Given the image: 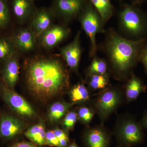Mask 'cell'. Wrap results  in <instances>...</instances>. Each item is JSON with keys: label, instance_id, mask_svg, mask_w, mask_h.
Returning <instances> with one entry per match:
<instances>
[{"label": "cell", "instance_id": "cell-25", "mask_svg": "<svg viewBox=\"0 0 147 147\" xmlns=\"http://www.w3.org/2000/svg\"><path fill=\"white\" fill-rule=\"evenodd\" d=\"M108 84L106 74H92L90 77L89 84L91 88L94 89H103Z\"/></svg>", "mask_w": 147, "mask_h": 147}, {"label": "cell", "instance_id": "cell-11", "mask_svg": "<svg viewBox=\"0 0 147 147\" xmlns=\"http://www.w3.org/2000/svg\"><path fill=\"white\" fill-rule=\"evenodd\" d=\"M36 38L30 28L21 29L11 37L16 50L22 53L30 52L34 49Z\"/></svg>", "mask_w": 147, "mask_h": 147}, {"label": "cell", "instance_id": "cell-20", "mask_svg": "<svg viewBox=\"0 0 147 147\" xmlns=\"http://www.w3.org/2000/svg\"><path fill=\"white\" fill-rule=\"evenodd\" d=\"M142 88L143 86L141 81L136 76H132L127 86V97L129 100L136 99L139 96Z\"/></svg>", "mask_w": 147, "mask_h": 147}, {"label": "cell", "instance_id": "cell-13", "mask_svg": "<svg viewBox=\"0 0 147 147\" xmlns=\"http://www.w3.org/2000/svg\"><path fill=\"white\" fill-rule=\"evenodd\" d=\"M11 9L14 17L19 23L26 21L36 11L34 0H12Z\"/></svg>", "mask_w": 147, "mask_h": 147}, {"label": "cell", "instance_id": "cell-32", "mask_svg": "<svg viewBox=\"0 0 147 147\" xmlns=\"http://www.w3.org/2000/svg\"><path fill=\"white\" fill-rule=\"evenodd\" d=\"M146 0H131V4L134 5H139L144 2Z\"/></svg>", "mask_w": 147, "mask_h": 147}, {"label": "cell", "instance_id": "cell-16", "mask_svg": "<svg viewBox=\"0 0 147 147\" xmlns=\"http://www.w3.org/2000/svg\"><path fill=\"white\" fill-rule=\"evenodd\" d=\"M122 139L127 144H134L141 141L142 133L136 124L129 123L124 126L121 131Z\"/></svg>", "mask_w": 147, "mask_h": 147}, {"label": "cell", "instance_id": "cell-31", "mask_svg": "<svg viewBox=\"0 0 147 147\" xmlns=\"http://www.w3.org/2000/svg\"><path fill=\"white\" fill-rule=\"evenodd\" d=\"M53 131H54V133L55 134V136L57 138L59 141L60 139H62V138L68 137L67 134L64 131L60 129H56Z\"/></svg>", "mask_w": 147, "mask_h": 147}, {"label": "cell", "instance_id": "cell-33", "mask_svg": "<svg viewBox=\"0 0 147 147\" xmlns=\"http://www.w3.org/2000/svg\"><path fill=\"white\" fill-rule=\"evenodd\" d=\"M67 147H79L76 145L75 143H73L72 144H71L70 145L67 146Z\"/></svg>", "mask_w": 147, "mask_h": 147}, {"label": "cell", "instance_id": "cell-5", "mask_svg": "<svg viewBox=\"0 0 147 147\" xmlns=\"http://www.w3.org/2000/svg\"><path fill=\"white\" fill-rule=\"evenodd\" d=\"M88 0H54L52 9L55 15L65 21L78 17Z\"/></svg>", "mask_w": 147, "mask_h": 147}, {"label": "cell", "instance_id": "cell-4", "mask_svg": "<svg viewBox=\"0 0 147 147\" xmlns=\"http://www.w3.org/2000/svg\"><path fill=\"white\" fill-rule=\"evenodd\" d=\"M78 17L82 29L90 39V57H94L97 51L96 36L97 34L105 32V25L99 13L88 0Z\"/></svg>", "mask_w": 147, "mask_h": 147}, {"label": "cell", "instance_id": "cell-34", "mask_svg": "<svg viewBox=\"0 0 147 147\" xmlns=\"http://www.w3.org/2000/svg\"><path fill=\"white\" fill-rule=\"evenodd\" d=\"M146 125H147V118L146 119Z\"/></svg>", "mask_w": 147, "mask_h": 147}, {"label": "cell", "instance_id": "cell-35", "mask_svg": "<svg viewBox=\"0 0 147 147\" xmlns=\"http://www.w3.org/2000/svg\"></svg>", "mask_w": 147, "mask_h": 147}, {"label": "cell", "instance_id": "cell-19", "mask_svg": "<svg viewBox=\"0 0 147 147\" xmlns=\"http://www.w3.org/2000/svg\"><path fill=\"white\" fill-rule=\"evenodd\" d=\"M16 51L11 37L0 38V60L4 62L16 54Z\"/></svg>", "mask_w": 147, "mask_h": 147}, {"label": "cell", "instance_id": "cell-27", "mask_svg": "<svg viewBox=\"0 0 147 147\" xmlns=\"http://www.w3.org/2000/svg\"><path fill=\"white\" fill-rule=\"evenodd\" d=\"M79 116L82 120L85 122L88 123L91 120L93 117V113H92L89 108L83 107L79 109Z\"/></svg>", "mask_w": 147, "mask_h": 147}, {"label": "cell", "instance_id": "cell-8", "mask_svg": "<svg viewBox=\"0 0 147 147\" xmlns=\"http://www.w3.org/2000/svg\"><path fill=\"white\" fill-rule=\"evenodd\" d=\"M55 16L52 8H42L36 11L33 15L30 28L36 38L53 26Z\"/></svg>", "mask_w": 147, "mask_h": 147}, {"label": "cell", "instance_id": "cell-2", "mask_svg": "<svg viewBox=\"0 0 147 147\" xmlns=\"http://www.w3.org/2000/svg\"><path fill=\"white\" fill-rule=\"evenodd\" d=\"M106 36L105 52L110 63L118 73H126L139 59L147 39H127L113 29L109 30Z\"/></svg>", "mask_w": 147, "mask_h": 147}, {"label": "cell", "instance_id": "cell-24", "mask_svg": "<svg viewBox=\"0 0 147 147\" xmlns=\"http://www.w3.org/2000/svg\"><path fill=\"white\" fill-rule=\"evenodd\" d=\"M71 100L74 102L85 101L88 99L89 93L84 85L79 84L71 90Z\"/></svg>", "mask_w": 147, "mask_h": 147}, {"label": "cell", "instance_id": "cell-15", "mask_svg": "<svg viewBox=\"0 0 147 147\" xmlns=\"http://www.w3.org/2000/svg\"><path fill=\"white\" fill-rule=\"evenodd\" d=\"M86 141L88 147H108L109 140L107 135L99 129H92L87 133Z\"/></svg>", "mask_w": 147, "mask_h": 147}, {"label": "cell", "instance_id": "cell-30", "mask_svg": "<svg viewBox=\"0 0 147 147\" xmlns=\"http://www.w3.org/2000/svg\"><path fill=\"white\" fill-rule=\"evenodd\" d=\"M9 147H38L33 143L28 142H21L15 143Z\"/></svg>", "mask_w": 147, "mask_h": 147}, {"label": "cell", "instance_id": "cell-18", "mask_svg": "<svg viewBox=\"0 0 147 147\" xmlns=\"http://www.w3.org/2000/svg\"><path fill=\"white\" fill-rule=\"evenodd\" d=\"M25 135L33 144L38 146L46 145V132L42 124H38L29 128Z\"/></svg>", "mask_w": 147, "mask_h": 147}, {"label": "cell", "instance_id": "cell-14", "mask_svg": "<svg viewBox=\"0 0 147 147\" xmlns=\"http://www.w3.org/2000/svg\"><path fill=\"white\" fill-rule=\"evenodd\" d=\"M97 11L105 24L115 13V9L111 0H88Z\"/></svg>", "mask_w": 147, "mask_h": 147}, {"label": "cell", "instance_id": "cell-10", "mask_svg": "<svg viewBox=\"0 0 147 147\" xmlns=\"http://www.w3.org/2000/svg\"><path fill=\"white\" fill-rule=\"evenodd\" d=\"M24 128L22 122L10 115H3L0 119V138L4 140L13 139L21 134Z\"/></svg>", "mask_w": 147, "mask_h": 147}, {"label": "cell", "instance_id": "cell-9", "mask_svg": "<svg viewBox=\"0 0 147 147\" xmlns=\"http://www.w3.org/2000/svg\"><path fill=\"white\" fill-rule=\"evenodd\" d=\"M81 32H77L71 42L61 49L62 57L70 68L76 69L79 66L82 56V50L80 43Z\"/></svg>", "mask_w": 147, "mask_h": 147}, {"label": "cell", "instance_id": "cell-28", "mask_svg": "<svg viewBox=\"0 0 147 147\" xmlns=\"http://www.w3.org/2000/svg\"><path fill=\"white\" fill-rule=\"evenodd\" d=\"M46 145L50 146L59 147V141L53 131H47L46 132Z\"/></svg>", "mask_w": 147, "mask_h": 147}, {"label": "cell", "instance_id": "cell-12", "mask_svg": "<svg viewBox=\"0 0 147 147\" xmlns=\"http://www.w3.org/2000/svg\"><path fill=\"white\" fill-rule=\"evenodd\" d=\"M2 75L5 86L13 88L18 82L19 75V66L16 53L5 61Z\"/></svg>", "mask_w": 147, "mask_h": 147}, {"label": "cell", "instance_id": "cell-26", "mask_svg": "<svg viewBox=\"0 0 147 147\" xmlns=\"http://www.w3.org/2000/svg\"><path fill=\"white\" fill-rule=\"evenodd\" d=\"M77 115L74 112L68 113L65 116L64 119L63 125L67 129H70L73 128L74 124L77 120Z\"/></svg>", "mask_w": 147, "mask_h": 147}, {"label": "cell", "instance_id": "cell-1", "mask_svg": "<svg viewBox=\"0 0 147 147\" xmlns=\"http://www.w3.org/2000/svg\"><path fill=\"white\" fill-rule=\"evenodd\" d=\"M26 80L30 90L39 98L55 96L68 86L69 76L59 59L40 57L31 59L26 68Z\"/></svg>", "mask_w": 147, "mask_h": 147}, {"label": "cell", "instance_id": "cell-21", "mask_svg": "<svg viewBox=\"0 0 147 147\" xmlns=\"http://www.w3.org/2000/svg\"><path fill=\"white\" fill-rule=\"evenodd\" d=\"M68 105L61 102H55L50 107L48 117L51 121H56L63 117L68 109Z\"/></svg>", "mask_w": 147, "mask_h": 147}, {"label": "cell", "instance_id": "cell-6", "mask_svg": "<svg viewBox=\"0 0 147 147\" xmlns=\"http://www.w3.org/2000/svg\"><path fill=\"white\" fill-rule=\"evenodd\" d=\"M1 91L3 99L13 111L25 117H32L35 115L34 110L30 104L12 89L3 86Z\"/></svg>", "mask_w": 147, "mask_h": 147}, {"label": "cell", "instance_id": "cell-29", "mask_svg": "<svg viewBox=\"0 0 147 147\" xmlns=\"http://www.w3.org/2000/svg\"><path fill=\"white\" fill-rule=\"evenodd\" d=\"M145 43L141 49L139 55V59L142 60L145 68L147 70V45H146Z\"/></svg>", "mask_w": 147, "mask_h": 147}, {"label": "cell", "instance_id": "cell-17", "mask_svg": "<svg viewBox=\"0 0 147 147\" xmlns=\"http://www.w3.org/2000/svg\"><path fill=\"white\" fill-rule=\"evenodd\" d=\"M118 102L117 95L112 90L105 92L98 100V106L102 114H108L115 108Z\"/></svg>", "mask_w": 147, "mask_h": 147}, {"label": "cell", "instance_id": "cell-7", "mask_svg": "<svg viewBox=\"0 0 147 147\" xmlns=\"http://www.w3.org/2000/svg\"><path fill=\"white\" fill-rule=\"evenodd\" d=\"M70 33V30L67 27L61 25H53L38 38L42 47L50 49L56 47L66 39Z\"/></svg>", "mask_w": 147, "mask_h": 147}, {"label": "cell", "instance_id": "cell-22", "mask_svg": "<svg viewBox=\"0 0 147 147\" xmlns=\"http://www.w3.org/2000/svg\"><path fill=\"white\" fill-rule=\"evenodd\" d=\"M10 20V12L7 0H0V31L7 27Z\"/></svg>", "mask_w": 147, "mask_h": 147}, {"label": "cell", "instance_id": "cell-23", "mask_svg": "<svg viewBox=\"0 0 147 147\" xmlns=\"http://www.w3.org/2000/svg\"><path fill=\"white\" fill-rule=\"evenodd\" d=\"M108 67L107 63L104 60L100 58H93L91 63L88 69L90 75L92 74H106Z\"/></svg>", "mask_w": 147, "mask_h": 147}, {"label": "cell", "instance_id": "cell-3", "mask_svg": "<svg viewBox=\"0 0 147 147\" xmlns=\"http://www.w3.org/2000/svg\"><path fill=\"white\" fill-rule=\"evenodd\" d=\"M120 34L127 39H147V13L132 4H124L118 16Z\"/></svg>", "mask_w": 147, "mask_h": 147}]
</instances>
